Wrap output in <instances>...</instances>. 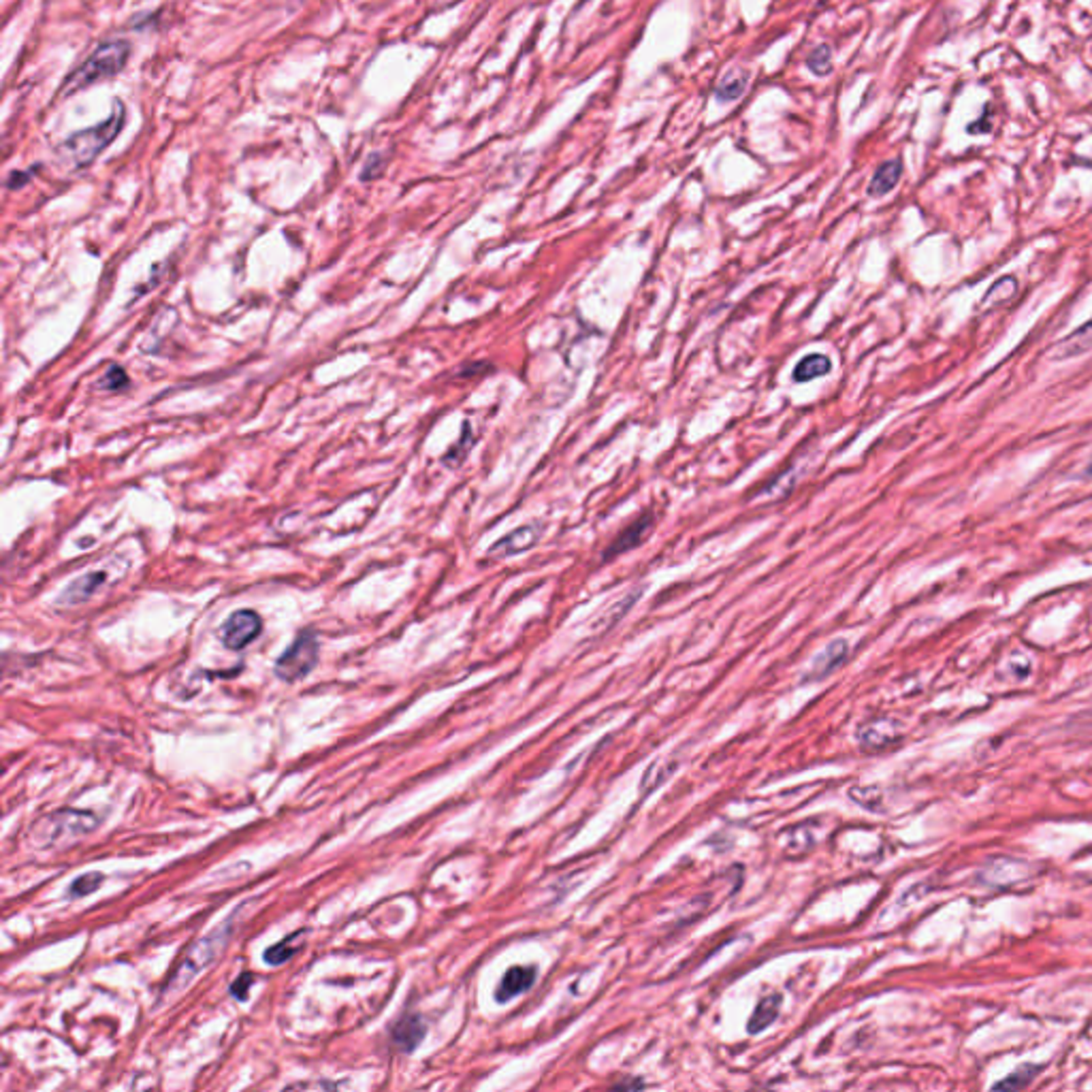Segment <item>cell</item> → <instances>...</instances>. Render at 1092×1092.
I'll return each mask as SVG.
<instances>
[{
  "label": "cell",
  "instance_id": "1",
  "mask_svg": "<svg viewBox=\"0 0 1092 1092\" xmlns=\"http://www.w3.org/2000/svg\"><path fill=\"white\" fill-rule=\"evenodd\" d=\"M124 126V107L122 103L115 101L113 113L101 124L92 126V129L80 130V133L71 135L65 144L60 145V154L65 156L77 167H86L97 159L101 152L112 145V141L118 136Z\"/></svg>",
  "mask_w": 1092,
  "mask_h": 1092
},
{
  "label": "cell",
  "instance_id": "2",
  "mask_svg": "<svg viewBox=\"0 0 1092 1092\" xmlns=\"http://www.w3.org/2000/svg\"><path fill=\"white\" fill-rule=\"evenodd\" d=\"M129 58H130V45L126 43V41L122 39L107 41V43L98 45L97 51H92V56L88 58V60L83 62L75 73H71V75L66 77L65 88H62V90H65V94H75L77 90H83V88L92 86L94 82L107 80V77L118 75V73L126 66Z\"/></svg>",
  "mask_w": 1092,
  "mask_h": 1092
},
{
  "label": "cell",
  "instance_id": "3",
  "mask_svg": "<svg viewBox=\"0 0 1092 1092\" xmlns=\"http://www.w3.org/2000/svg\"><path fill=\"white\" fill-rule=\"evenodd\" d=\"M318 638L316 634L303 632L295 638V643L288 647L285 653L276 661V675L277 679L286 682H297L303 676H308L318 664Z\"/></svg>",
  "mask_w": 1092,
  "mask_h": 1092
},
{
  "label": "cell",
  "instance_id": "4",
  "mask_svg": "<svg viewBox=\"0 0 1092 1092\" xmlns=\"http://www.w3.org/2000/svg\"><path fill=\"white\" fill-rule=\"evenodd\" d=\"M261 629L262 621L259 614L254 611H238L224 621L222 629H220V638H222L227 649L241 651L259 638Z\"/></svg>",
  "mask_w": 1092,
  "mask_h": 1092
},
{
  "label": "cell",
  "instance_id": "5",
  "mask_svg": "<svg viewBox=\"0 0 1092 1092\" xmlns=\"http://www.w3.org/2000/svg\"><path fill=\"white\" fill-rule=\"evenodd\" d=\"M220 932H222V928H218V931L209 934V937H203V941H199L191 949V954H186V960H183V964L177 969L176 978H173V986H176V988H180L183 984H191L194 975L216 958L220 949Z\"/></svg>",
  "mask_w": 1092,
  "mask_h": 1092
},
{
  "label": "cell",
  "instance_id": "6",
  "mask_svg": "<svg viewBox=\"0 0 1092 1092\" xmlns=\"http://www.w3.org/2000/svg\"><path fill=\"white\" fill-rule=\"evenodd\" d=\"M653 523H655V519H653V514H651V512H644V514H640L638 519H634V521L629 523L628 527H623L621 532L617 534V538L612 540L611 546H608V549L604 550V555H602L604 561L617 558V555L628 553V550L636 549L638 544H643L644 542V535L651 532Z\"/></svg>",
  "mask_w": 1092,
  "mask_h": 1092
},
{
  "label": "cell",
  "instance_id": "7",
  "mask_svg": "<svg viewBox=\"0 0 1092 1092\" xmlns=\"http://www.w3.org/2000/svg\"><path fill=\"white\" fill-rule=\"evenodd\" d=\"M538 540H540L538 525L535 523L525 525V527L514 529V532L503 535L500 542L493 544L489 555L491 558H512V555H519V553H523V550L532 549Z\"/></svg>",
  "mask_w": 1092,
  "mask_h": 1092
},
{
  "label": "cell",
  "instance_id": "8",
  "mask_svg": "<svg viewBox=\"0 0 1092 1092\" xmlns=\"http://www.w3.org/2000/svg\"><path fill=\"white\" fill-rule=\"evenodd\" d=\"M105 581H107V574H105V572H101V570L88 572V574L80 576V579L68 582V585L65 587V591H62L60 596H58V604L75 606V604H82V602L90 600L94 593H97L105 585Z\"/></svg>",
  "mask_w": 1092,
  "mask_h": 1092
},
{
  "label": "cell",
  "instance_id": "9",
  "mask_svg": "<svg viewBox=\"0 0 1092 1092\" xmlns=\"http://www.w3.org/2000/svg\"><path fill=\"white\" fill-rule=\"evenodd\" d=\"M425 1033H427V1026H425L423 1018L417 1016V1013H410V1016H403L402 1020L393 1026V1046H395L399 1052H414V1049L418 1048V1043L423 1041Z\"/></svg>",
  "mask_w": 1092,
  "mask_h": 1092
},
{
  "label": "cell",
  "instance_id": "10",
  "mask_svg": "<svg viewBox=\"0 0 1092 1092\" xmlns=\"http://www.w3.org/2000/svg\"><path fill=\"white\" fill-rule=\"evenodd\" d=\"M847 655H849V644L845 643V640H834V643H831L826 649H823V653L817 655L815 661H813L811 670H808V675L805 676V681L826 679L828 675H832V672L837 670L845 659H847Z\"/></svg>",
  "mask_w": 1092,
  "mask_h": 1092
},
{
  "label": "cell",
  "instance_id": "11",
  "mask_svg": "<svg viewBox=\"0 0 1092 1092\" xmlns=\"http://www.w3.org/2000/svg\"><path fill=\"white\" fill-rule=\"evenodd\" d=\"M535 975H538L535 973V967H511L500 984H497L495 999L500 1002H506L521 994V992L529 990L534 986Z\"/></svg>",
  "mask_w": 1092,
  "mask_h": 1092
},
{
  "label": "cell",
  "instance_id": "12",
  "mask_svg": "<svg viewBox=\"0 0 1092 1092\" xmlns=\"http://www.w3.org/2000/svg\"><path fill=\"white\" fill-rule=\"evenodd\" d=\"M901 738V726L892 719H879V722H870L869 726L860 729V743L866 749H885L894 745Z\"/></svg>",
  "mask_w": 1092,
  "mask_h": 1092
},
{
  "label": "cell",
  "instance_id": "13",
  "mask_svg": "<svg viewBox=\"0 0 1092 1092\" xmlns=\"http://www.w3.org/2000/svg\"><path fill=\"white\" fill-rule=\"evenodd\" d=\"M1092 350V318L1057 344V359H1071Z\"/></svg>",
  "mask_w": 1092,
  "mask_h": 1092
},
{
  "label": "cell",
  "instance_id": "14",
  "mask_svg": "<svg viewBox=\"0 0 1092 1092\" xmlns=\"http://www.w3.org/2000/svg\"><path fill=\"white\" fill-rule=\"evenodd\" d=\"M901 173H902V162L899 159L885 160L884 165L875 171L873 180H870L869 183L870 197H884V194L890 192L892 188L899 183Z\"/></svg>",
  "mask_w": 1092,
  "mask_h": 1092
},
{
  "label": "cell",
  "instance_id": "15",
  "mask_svg": "<svg viewBox=\"0 0 1092 1092\" xmlns=\"http://www.w3.org/2000/svg\"><path fill=\"white\" fill-rule=\"evenodd\" d=\"M779 1005H781L779 994L764 996V999L758 1002V1007H755L753 1016H751L749 1033H760V1031H764V1028H768L770 1024L776 1020V1016H779Z\"/></svg>",
  "mask_w": 1092,
  "mask_h": 1092
},
{
  "label": "cell",
  "instance_id": "16",
  "mask_svg": "<svg viewBox=\"0 0 1092 1092\" xmlns=\"http://www.w3.org/2000/svg\"><path fill=\"white\" fill-rule=\"evenodd\" d=\"M831 370H832V363L826 355H808L796 365L794 382H798V385H802V382H811V380H815V378L826 376Z\"/></svg>",
  "mask_w": 1092,
  "mask_h": 1092
},
{
  "label": "cell",
  "instance_id": "17",
  "mask_svg": "<svg viewBox=\"0 0 1092 1092\" xmlns=\"http://www.w3.org/2000/svg\"><path fill=\"white\" fill-rule=\"evenodd\" d=\"M1016 291H1018L1016 277L1013 276L999 277V280L990 286V291L984 295L981 309H996V308L1005 306V303L1011 301V297L1016 295Z\"/></svg>",
  "mask_w": 1092,
  "mask_h": 1092
},
{
  "label": "cell",
  "instance_id": "18",
  "mask_svg": "<svg viewBox=\"0 0 1092 1092\" xmlns=\"http://www.w3.org/2000/svg\"><path fill=\"white\" fill-rule=\"evenodd\" d=\"M297 937H299V932L292 934V937L282 939L280 943L271 945V948H267L265 954H262V960H265L267 964H273V967H280V964L288 963V960L292 958V954L299 949Z\"/></svg>",
  "mask_w": 1092,
  "mask_h": 1092
},
{
  "label": "cell",
  "instance_id": "19",
  "mask_svg": "<svg viewBox=\"0 0 1092 1092\" xmlns=\"http://www.w3.org/2000/svg\"><path fill=\"white\" fill-rule=\"evenodd\" d=\"M1037 1073H1039L1037 1065H1024V1067L1013 1071L1011 1075H1007V1078L999 1081V1084H994V1088L996 1090H1020L1024 1088V1086L1031 1084Z\"/></svg>",
  "mask_w": 1092,
  "mask_h": 1092
},
{
  "label": "cell",
  "instance_id": "20",
  "mask_svg": "<svg viewBox=\"0 0 1092 1092\" xmlns=\"http://www.w3.org/2000/svg\"><path fill=\"white\" fill-rule=\"evenodd\" d=\"M105 877L101 873H86L82 877H77L75 881L71 884V896L73 899H80V896L92 894V892L98 890V885L103 884Z\"/></svg>",
  "mask_w": 1092,
  "mask_h": 1092
},
{
  "label": "cell",
  "instance_id": "21",
  "mask_svg": "<svg viewBox=\"0 0 1092 1092\" xmlns=\"http://www.w3.org/2000/svg\"><path fill=\"white\" fill-rule=\"evenodd\" d=\"M807 65L815 75H826L831 71V47L819 45L815 51H811Z\"/></svg>",
  "mask_w": 1092,
  "mask_h": 1092
},
{
  "label": "cell",
  "instance_id": "22",
  "mask_svg": "<svg viewBox=\"0 0 1092 1092\" xmlns=\"http://www.w3.org/2000/svg\"><path fill=\"white\" fill-rule=\"evenodd\" d=\"M743 88H745V77L728 75L726 80L722 82V86L717 88V98L719 101H734V98L743 92Z\"/></svg>",
  "mask_w": 1092,
  "mask_h": 1092
},
{
  "label": "cell",
  "instance_id": "23",
  "mask_svg": "<svg viewBox=\"0 0 1092 1092\" xmlns=\"http://www.w3.org/2000/svg\"><path fill=\"white\" fill-rule=\"evenodd\" d=\"M126 385H129V376H126V371L118 365L109 367L107 374H105L101 380V386L109 388V391H120V388H124Z\"/></svg>",
  "mask_w": 1092,
  "mask_h": 1092
},
{
  "label": "cell",
  "instance_id": "24",
  "mask_svg": "<svg viewBox=\"0 0 1092 1092\" xmlns=\"http://www.w3.org/2000/svg\"><path fill=\"white\" fill-rule=\"evenodd\" d=\"M467 444H472V438H470V425L465 423V425H464V435H461L459 444L453 446V448H450V453L446 455V459H444L446 464H448V465H456V464H459V461H464L465 450H467Z\"/></svg>",
  "mask_w": 1092,
  "mask_h": 1092
},
{
  "label": "cell",
  "instance_id": "25",
  "mask_svg": "<svg viewBox=\"0 0 1092 1092\" xmlns=\"http://www.w3.org/2000/svg\"><path fill=\"white\" fill-rule=\"evenodd\" d=\"M252 984H254V975H250V973L239 975V979L230 986V994H233L235 999L244 1001L246 996H248V988Z\"/></svg>",
  "mask_w": 1092,
  "mask_h": 1092
},
{
  "label": "cell",
  "instance_id": "26",
  "mask_svg": "<svg viewBox=\"0 0 1092 1092\" xmlns=\"http://www.w3.org/2000/svg\"><path fill=\"white\" fill-rule=\"evenodd\" d=\"M33 171H35V169H30L28 173H20V171H15L13 176H12V180H9V188H20V186H24V183L30 180V176H33Z\"/></svg>",
  "mask_w": 1092,
  "mask_h": 1092
},
{
  "label": "cell",
  "instance_id": "27",
  "mask_svg": "<svg viewBox=\"0 0 1092 1092\" xmlns=\"http://www.w3.org/2000/svg\"><path fill=\"white\" fill-rule=\"evenodd\" d=\"M643 1086V1081H623V1084H617V1088H640Z\"/></svg>",
  "mask_w": 1092,
  "mask_h": 1092
},
{
  "label": "cell",
  "instance_id": "28",
  "mask_svg": "<svg viewBox=\"0 0 1092 1092\" xmlns=\"http://www.w3.org/2000/svg\"><path fill=\"white\" fill-rule=\"evenodd\" d=\"M1086 476H1088V478H1092V464H1090L1088 467H1086Z\"/></svg>",
  "mask_w": 1092,
  "mask_h": 1092
}]
</instances>
